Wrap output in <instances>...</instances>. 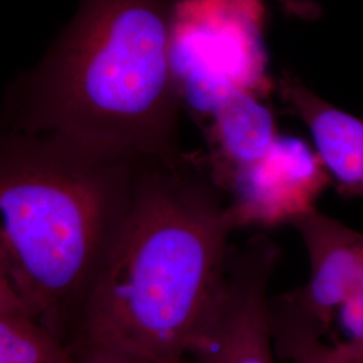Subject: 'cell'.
Listing matches in <instances>:
<instances>
[{
  "instance_id": "cell-1",
  "label": "cell",
  "mask_w": 363,
  "mask_h": 363,
  "mask_svg": "<svg viewBox=\"0 0 363 363\" xmlns=\"http://www.w3.org/2000/svg\"><path fill=\"white\" fill-rule=\"evenodd\" d=\"M235 229L199 159L144 156L128 218L69 347L184 363L217 307Z\"/></svg>"
},
{
  "instance_id": "cell-2",
  "label": "cell",
  "mask_w": 363,
  "mask_h": 363,
  "mask_svg": "<svg viewBox=\"0 0 363 363\" xmlns=\"http://www.w3.org/2000/svg\"><path fill=\"white\" fill-rule=\"evenodd\" d=\"M175 23V0H78L38 65L9 85L3 130L182 163Z\"/></svg>"
},
{
  "instance_id": "cell-3",
  "label": "cell",
  "mask_w": 363,
  "mask_h": 363,
  "mask_svg": "<svg viewBox=\"0 0 363 363\" xmlns=\"http://www.w3.org/2000/svg\"><path fill=\"white\" fill-rule=\"evenodd\" d=\"M143 157L1 132L0 281L67 346L128 218Z\"/></svg>"
},
{
  "instance_id": "cell-4",
  "label": "cell",
  "mask_w": 363,
  "mask_h": 363,
  "mask_svg": "<svg viewBox=\"0 0 363 363\" xmlns=\"http://www.w3.org/2000/svg\"><path fill=\"white\" fill-rule=\"evenodd\" d=\"M289 225L304 244L310 276L271 306L337 354L363 359V233L316 208Z\"/></svg>"
},
{
  "instance_id": "cell-5",
  "label": "cell",
  "mask_w": 363,
  "mask_h": 363,
  "mask_svg": "<svg viewBox=\"0 0 363 363\" xmlns=\"http://www.w3.org/2000/svg\"><path fill=\"white\" fill-rule=\"evenodd\" d=\"M280 256L265 234L232 247L217 307L189 355L193 363H274L268 291Z\"/></svg>"
},
{
  "instance_id": "cell-6",
  "label": "cell",
  "mask_w": 363,
  "mask_h": 363,
  "mask_svg": "<svg viewBox=\"0 0 363 363\" xmlns=\"http://www.w3.org/2000/svg\"><path fill=\"white\" fill-rule=\"evenodd\" d=\"M331 183L315 151L280 136L272 151L235 184L230 208L238 228L291 223L315 208Z\"/></svg>"
},
{
  "instance_id": "cell-7",
  "label": "cell",
  "mask_w": 363,
  "mask_h": 363,
  "mask_svg": "<svg viewBox=\"0 0 363 363\" xmlns=\"http://www.w3.org/2000/svg\"><path fill=\"white\" fill-rule=\"evenodd\" d=\"M277 91L311 135L313 151L343 196L363 199V117L325 101L298 77L283 74Z\"/></svg>"
},
{
  "instance_id": "cell-8",
  "label": "cell",
  "mask_w": 363,
  "mask_h": 363,
  "mask_svg": "<svg viewBox=\"0 0 363 363\" xmlns=\"http://www.w3.org/2000/svg\"><path fill=\"white\" fill-rule=\"evenodd\" d=\"M211 177L220 190L235 184L273 150L280 135L271 109L261 96L237 91L211 109Z\"/></svg>"
},
{
  "instance_id": "cell-9",
  "label": "cell",
  "mask_w": 363,
  "mask_h": 363,
  "mask_svg": "<svg viewBox=\"0 0 363 363\" xmlns=\"http://www.w3.org/2000/svg\"><path fill=\"white\" fill-rule=\"evenodd\" d=\"M0 363H79L62 339L40 325L0 281Z\"/></svg>"
},
{
  "instance_id": "cell-10",
  "label": "cell",
  "mask_w": 363,
  "mask_h": 363,
  "mask_svg": "<svg viewBox=\"0 0 363 363\" xmlns=\"http://www.w3.org/2000/svg\"><path fill=\"white\" fill-rule=\"evenodd\" d=\"M271 327L276 354L291 363H354L281 312L271 307Z\"/></svg>"
},
{
  "instance_id": "cell-11",
  "label": "cell",
  "mask_w": 363,
  "mask_h": 363,
  "mask_svg": "<svg viewBox=\"0 0 363 363\" xmlns=\"http://www.w3.org/2000/svg\"><path fill=\"white\" fill-rule=\"evenodd\" d=\"M73 352L77 355L79 363H159L124 351L103 347H84Z\"/></svg>"
},
{
  "instance_id": "cell-12",
  "label": "cell",
  "mask_w": 363,
  "mask_h": 363,
  "mask_svg": "<svg viewBox=\"0 0 363 363\" xmlns=\"http://www.w3.org/2000/svg\"><path fill=\"white\" fill-rule=\"evenodd\" d=\"M342 357H343V355H342ZM346 358H347V357H346ZM349 359H351L354 363H363V359H354V358H349Z\"/></svg>"
}]
</instances>
